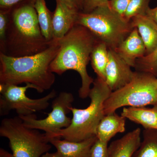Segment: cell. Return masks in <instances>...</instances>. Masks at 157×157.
<instances>
[{
  "mask_svg": "<svg viewBox=\"0 0 157 157\" xmlns=\"http://www.w3.org/2000/svg\"><path fill=\"white\" fill-rule=\"evenodd\" d=\"M25 0H0V9H10Z\"/></svg>",
  "mask_w": 157,
  "mask_h": 157,
  "instance_id": "4316f807",
  "label": "cell"
},
{
  "mask_svg": "<svg viewBox=\"0 0 157 157\" xmlns=\"http://www.w3.org/2000/svg\"><path fill=\"white\" fill-rule=\"evenodd\" d=\"M35 88L32 84L23 86L0 83V115L6 116L15 110L18 116H25L47 109L50 101L56 97L55 90L42 98L33 99L26 95L29 89Z\"/></svg>",
  "mask_w": 157,
  "mask_h": 157,
  "instance_id": "ba28073f",
  "label": "cell"
},
{
  "mask_svg": "<svg viewBox=\"0 0 157 157\" xmlns=\"http://www.w3.org/2000/svg\"><path fill=\"white\" fill-rule=\"evenodd\" d=\"M111 92L105 81L97 77L89 95L91 100L89 106L82 109L71 107L73 117L70 125L50 138H63L78 142L95 136L98 124L105 115L104 102Z\"/></svg>",
  "mask_w": 157,
  "mask_h": 157,
  "instance_id": "277c9868",
  "label": "cell"
},
{
  "mask_svg": "<svg viewBox=\"0 0 157 157\" xmlns=\"http://www.w3.org/2000/svg\"><path fill=\"white\" fill-rule=\"evenodd\" d=\"M141 130L137 128L113 141L108 146L109 157H132L139 148Z\"/></svg>",
  "mask_w": 157,
  "mask_h": 157,
  "instance_id": "5bb4252c",
  "label": "cell"
},
{
  "mask_svg": "<svg viewBox=\"0 0 157 157\" xmlns=\"http://www.w3.org/2000/svg\"><path fill=\"white\" fill-rule=\"evenodd\" d=\"M132 28L137 29L146 49V54L157 47V24L147 15H138L131 19Z\"/></svg>",
  "mask_w": 157,
  "mask_h": 157,
  "instance_id": "9a60e30c",
  "label": "cell"
},
{
  "mask_svg": "<svg viewBox=\"0 0 157 157\" xmlns=\"http://www.w3.org/2000/svg\"><path fill=\"white\" fill-rule=\"evenodd\" d=\"M11 9H0V45L5 40Z\"/></svg>",
  "mask_w": 157,
  "mask_h": 157,
  "instance_id": "cb8c5ba5",
  "label": "cell"
},
{
  "mask_svg": "<svg viewBox=\"0 0 157 157\" xmlns=\"http://www.w3.org/2000/svg\"><path fill=\"white\" fill-rule=\"evenodd\" d=\"M79 12L63 0H56L52 20V40L59 41L73 28L76 25Z\"/></svg>",
  "mask_w": 157,
  "mask_h": 157,
  "instance_id": "8fae6325",
  "label": "cell"
},
{
  "mask_svg": "<svg viewBox=\"0 0 157 157\" xmlns=\"http://www.w3.org/2000/svg\"><path fill=\"white\" fill-rule=\"evenodd\" d=\"M63 1L80 12H82L83 11L85 0H63Z\"/></svg>",
  "mask_w": 157,
  "mask_h": 157,
  "instance_id": "83f0119b",
  "label": "cell"
},
{
  "mask_svg": "<svg viewBox=\"0 0 157 157\" xmlns=\"http://www.w3.org/2000/svg\"><path fill=\"white\" fill-rule=\"evenodd\" d=\"M146 15L151 18L157 24V6L153 9L149 8L147 11Z\"/></svg>",
  "mask_w": 157,
  "mask_h": 157,
  "instance_id": "f1b7e54d",
  "label": "cell"
},
{
  "mask_svg": "<svg viewBox=\"0 0 157 157\" xmlns=\"http://www.w3.org/2000/svg\"><path fill=\"white\" fill-rule=\"evenodd\" d=\"M156 129H157V124L156 128Z\"/></svg>",
  "mask_w": 157,
  "mask_h": 157,
  "instance_id": "1f68e13d",
  "label": "cell"
},
{
  "mask_svg": "<svg viewBox=\"0 0 157 157\" xmlns=\"http://www.w3.org/2000/svg\"><path fill=\"white\" fill-rule=\"evenodd\" d=\"M74 100L73 94L62 92L54 99L52 104V110L47 117L38 119L35 114L19 117L25 126L43 131L49 139L52 135L70 125L72 118L68 117L67 114L71 112L70 108L73 107Z\"/></svg>",
  "mask_w": 157,
  "mask_h": 157,
  "instance_id": "9c48e42d",
  "label": "cell"
},
{
  "mask_svg": "<svg viewBox=\"0 0 157 157\" xmlns=\"http://www.w3.org/2000/svg\"><path fill=\"white\" fill-rule=\"evenodd\" d=\"M51 43L42 35L32 0H25L11 9L0 52L14 57L30 56L45 50Z\"/></svg>",
  "mask_w": 157,
  "mask_h": 157,
  "instance_id": "7a4b0ae2",
  "label": "cell"
},
{
  "mask_svg": "<svg viewBox=\"0 0 157 157\" xmlns=\"http://www.w3.org/2000/svg\"><path fill=\"white\" fill-rule=\"evenodd\" d=\"M157 104V77L151 73L136 71L124 87L112 92L104 102L105 115L122 107H144Z\"/></svg>",
  "mask_w": 157,
  "mask_h": 157,
  "instance_id": "8992f818",
  "label": "cell"
},
{
  "mask_svg": "<svg viewBox=\"0 0 157 157\" xmlns=\"http://www.w3.org/2000/svg\"><path fill=\"white\" fill-rule=\"evenodd\" d=\"M90 157H109L108 143L97 139L91 149Z\"/></svg>",
  "mask_w": 157,
  "mask_h": 157,
  "instance_id": "603a6c76",
  "label": "cell"
},
{
  "mask_svg": "<svg viewBox=\"0 0 157 157\" xmlns=\"http://www.w3.org/2000/svg\"><path fill=\"white\" fill-rule=\"evenodd\" d=\"M131 67L135 68L138 59L145 56L146 49L137 29L135 28L115 50Z\"/></svg>",
  "mask_w": 157,
  "mask_h": 157,
  "instance_id": "7c38bea8",
  "label": "cell"
},
{
  "mask_svg": "<svg viewBox=\"0 0 157 157\" xmlns=\"http://www.w3.org/2000/svg\"><path fill=\"white\" fill-rule=\"evenodd\" d=\"M0 136L9 140L14 157H41L52 148L45 133L27 127L18 116L2 121Z\"/></svg>",
  "mask_w": 157,
  "mask_h": 157,
  "instance_id": "52a82bcc",
  "label": "cell"
},
{
  "mask_svg": "<svg viewBox=\"0 0 157 157\" xmlns=\"http://www.w3.org/2000/svg\"><path fill=\"white\" fill-rule=\"evenodd\" d=\"M41 157H60L58 153L56 151L54 153H46L45 154L42 155Z\"/></svg>",
  "mask_w": 157,
  "mask_h": 157,
  "instance_id": "4dcf8cb0",
  "label": "cell"
},
{
  "mask_svg": "<svg viewBox=\"0 0 157 157\" xmlns=\"http://www.w3.org/2000/svg\"><path fill=\"white\" fill-rule=\"evenodd\" d=\"M59 48L58 41L52 40L48 48L34 55L14 57L0 52V83H29L40 93L50 89L56 81L50 65Z\"/></svg>",
  "mask_w": 157,
  "mask_h": 157,
  "instance_id": "6da1fadb",
  "label": "cell"
},
{
  "mask_svg": "<svg viewBox=\"0 0 157 157\" xmlns=\"http://www.w3.org/2000/svg\"><path fill=\"white\" fill-rule=\"evenodd\" d=\"M135 72L115 51L108 50V59L105 71V82L112 92L121 88L132 80Z\"/></svg>",
  "mask_w": 157,
  "mask_h": 157,
  "instance_id": "30bf717a",
  "label": "cell"
},
{
  "mask_svg": "<svg viewBox=\"0 0 157 157\" xmlns=\"http://www.w3.org/2000/svg\"><path fill=\"white\" fill-rule=\"evenodd\" d=\"M33 6L36 12L39 26L43 36L48 42L53 40V13L46 6L45 0H32Z\"/></svg>",
  "mask_w": 157,
  "mask_h": 157,
  "instance_id": "ac0fdd59",
  "label": "cell"
},
{
  "mask_svg": "<svg viewBox=\"0 0 157 157\" xmlns=\"http://www.w3.org/2000/svg\"><path fill=\"white\" fill-rule=\"evenodd\" d=\"M126 119L115 112L104 116L97 128L96 137L99 140L108 143L116 134L125 131Z\"/></svg>",
  "mask_w": 157,
  "mask_h": 157,
  "instance_id": "2e32d148",
  "label": "cell"
},
{
  "mask_svg": "<svg viewBox=\"0 0 157 157\" xmlns=\"http://www.w3.org/2000/svg\"><path fill=\"white\" fill-rule=\"evenodd\" d=\"M143 140L132 157H157V130L144 129Z\"/></svg>",
  "mask_w": 157,
  "mask_h": 157,
  "instance_id": "ffe728a7",
  "label": "cell"
},
{
  "mask_svg": "<svg viewBox=\"0 0 157 157\" xmlns=\"http://www.w3.org/2000/svg\"><path fill=\"white\" fill-rule=\"evenodd\" d=\"M99 41L86 28L75 25L58 41L59 49L51 64V71L58 75L70 70L79 74L81 86L78 94L81 99L89 97L91 86L94 81L88 73L87 66L94 47Z\"/></svg>",
  "mask_w": 157,
  "mask_h": 157,
  "instance_id": "3957f363",
  "label": "cell"
},
{
  "mask_svg": "<svg viewBox=\"0 0 157 157\" xmlns=\"http://www.w3.org/2000/svg\"><path fill=\"white\" fill-rule=\"evenodd\" d=\"M149 2L150 0H132L124 15V19L130 22L135 16L146 15Z\"/></svg>",
  "mask_w": 157,
  "mask_h": 157,
  "instance_id": "7402d4cb",
  "label": "cell"
},
{
  "mask_svg": "<svg viewBox=\"0 0 157 157\" xmlns=\"http://www.w3.org/2000/svg\"><path fill=\"white\" fill-rule=\"evenodd\" d=\"M135 68L136 71L151 73L157 77V47L150 53L137 59Z\"/></svg>",
  "mask_w": 157,
  "mask_h": 157,
  "instance_id": "44dd1931",
  "label": "cell"
},
{
  "mask_svg": "<svg viewBox=\"0 0 157 157\" xmlns=\"http://www.w3.org/2000/svg\"><path fill=\"white\" fill-rule=\"evenodd\" d=\"M97 139L95 136L78 142L59 138H51L48 140L56 149L60 157H90L91 149Z\"/></svg>",
  "mask_w": 157,
  "mask_h": 157,
  "instance_id": "4fadbf2b",
  "label": "cell"
},
{
  "mask_svg": "<svg viewBox=\"0 0 157 157\" xmlns=\"http://www.w3.org/2000/svg\"><path fill=\"white\" fill-rule=\"evenodd\" d=\"M102 6H109V0H85L82 12L89 13L96 8Z\"/></svg>",
  "mask_w": 157,
  "mask_h": 157,
  "instance_id": "484cf974",
  "label": "cell"
},
{
  "mask_svg": "<svg viewBox=\"0 0 157 157\" xmlns=\"http://www.w3.org/2000/svg\"><path fill=\"white\" fill-rule=\"evenodd\" d=\"M76 25L86 28L108 49L114 50L133 29L130 21L115 13L109 6L98 7L89 13L79 12Z\"/></svg>",
  "mask_w": 157,
  "mask_h": 157,
  "instance_id": "5b68a950",
  "label": "cell"
},
{
  "mask_svg": "<svg viewBox=\"0 0 157 157\" xmlns=\"http://www.w3.org/2000/svg\"><path fill=\"white\" fill-rule=\"evenodd\" d=\"M108 47L105 43L99 41L94 47L90 56L92 67L97 77L105 81V71L108 59Z\"/></svg>",
  "mask_w": 157,
  "mask_h": 157,
  "instance_id": "d6986e66",
  "label": "cell"
},
{
  "mask_svg": "<svg viewBox=\"0 0 157 157\" xmlns=\"http://www.w3.org/2000/svg\"><path fill=\"white\" fill-rule=\"evenodd\" d=\"M131 1L132 0H109V6L112 11L124 18V15Z\"/></svg>",
  "mask_w": 157,
  "mask_h": 157,
  "instance_id": "d4e9b609",
  "label": "cell"
},
{
  "mask_svg": "<svg viewBox=\"0 0 157 157\" xmlns=\"http://www.w3.org/2000/svg\"><path fill=\"white\" fill-rule=\"evenodd\" d=\"M0 157H14L12 154L10 153L8 151L1 148L0 149Z\"/></svg>",
  "mask_w": 157,
  "mask_h": 157,
  "instance_id": "f546056e",
  "label": "cell"
},
{
  "mask_svg": "<svg viewBox=\"0 0 157 157\" xmlns=\"http://www.w3.org/2000/svg\"><path fill=\"white\" fill-rule=\"evenodd\" d=\"M121 115L139 124L144 129H156L157 124V104L151 108L144 107H124Z\"/></svg>",
  "mask_w": 157,
  "mask_h": 157,
  "instance_id": "e0dca14e",
  "label": "cell"
}]
</instances>
